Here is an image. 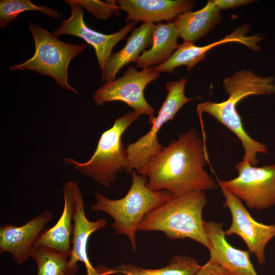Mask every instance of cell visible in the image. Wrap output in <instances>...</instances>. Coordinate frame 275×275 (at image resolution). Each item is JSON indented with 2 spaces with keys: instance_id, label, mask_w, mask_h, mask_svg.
Instances as JSON below:
<instances>
[{
  "instance_id": "obj_24",
  "label": "cell",
  "mask_w": 275,
  "mask_h": 275,
  "mask_svg": "<svg viewBox=\"0 0 275 275\" xmlns=\"http://www.w3.org/2000/svg\"><path fill=\"white\" fill-rule=\"evenodd\" d=\"M213 1L220 10L234 8L253 2L251 0H213Z\"/></svg>"
},
{
  "instance_id": "obj_12",
  "label": "cell",
  "mask_w": 275,
  "mask_h": 275,
  "mask_svg": "<svg viewBox=\"0 0 275 275\" xmlns=\"http://www.w3.org/2000/svg\"><path fill=\"white\" fill-rule=\"evenodd\" d=\"M52 218V212L47 210L20 226L8 223L2 225L0 227V253H10L18 264L26 261L31 257L43 229Z\"/></svg>"
},
{
  "instance_id": "obj_7",
  "label": "cell",
  "mask_w": 275,
  "mask_h": 275,
  "mask_svg": "<svg viewBox=\"0 0 275 275\" xmlns=\"http://www.w3.org/2000/svg\"><path fill=\"white\" fill-rule=\"evenodd\" d=\"M160 73L155 70V66L141 71L130 66L121 77L105 82L98 88L93 98L98 106L107 102H123L139 116L147 115L148 123L151 125L155 118V111L145 99L144 91L149 83L159 78Z\"/></svg>"
},
{
  "instance_id": "obj_5",
  "label": "cell",
  "mask_w": 275,
  "mask_h": 275,
  "mask_svg": "<svg viewBox=\"0 0 275 275\" xmlns=\"http://www.w3.org/2000/svg\"><path fill=\"white\" fill-rule=\"evenodd\" d=\"M29 27L35 45V53L24 63L11 66L9 70H31L49 76L62 88L77 94L68 81V68L71 60L82 52L87 45L64 42L33 22H30Z\"/></svg>"
},
{
  "instance_id": "obj_19",
  "label": "cell",
  "mask_w": 275,
  "mask_h": 275,
  "mask_svg": "<svg viewBox=\"0 0 275 275\" xmlns=\"http://www.w3.org/2000/svg\"><path fill=\"white\" fill-rule=\"evenodd\" d=\"M198 261L185 255L174 256L166 266L159 268H147L130 263H121L107 268L103 266L104 275H196L201 268Z\"/></svg>"
},
{
  "instance_id": "obj_2",
  "label": "cell",
  "mask_w": 275,
  "mask_h": 275,
  "mask_svg": "<svg viewBox=\"0 0 275 275\" xmlns=\"http://www.w3.org/2000/svg\"><path fill=\"white\" fill-rule=\"evenodd\" d=\"M207 203L203 190L173 196L145 215L138 232L160 231L171 240L189 238L207 248L202 218Z\"/></svg>"
},
{
  "instance_id": "obj_13",
  "label": "cell",
  "mask_w": 275,
  "mask_h": 275,
  "mask_svg": "<svg viewBox=\"0 0 275 275\" xmlns=\"http://www.w3.org/2000/svg\"><path fill=\"white\" fill-rule=\"evenodd\" d=\"M73 221L72 248L68 258L67 275L76 274L79 261L85 265L86 275H102L99 268L94 267L90 262L88 245L90 236L95 232L104 228L106 221L104 218H100L91 221L87 218L82 196L78 186L76 190Z\"/></svg>"
},
{
  "instance_id": "obj_6",
  "label": "cell",
  "mask_w": 275,
  "mask_h": 275,
  "mask_svg": "<svg viewBox=\"0 0 275 275\" xmlns=\"http://www.w3.org/2000/svg\"><path fill=\"white\" fill-rule=\"evenodd\" d=\"M186 80L168 82L166 89L168 94L161 106L158 115L151 123L150 130L136 141L127 146L128 157L131 170H139L144 167L153 157L158 154L163 147L158 140V133L167 122L172 120L181 108L191 101L184 94Z\"/></svg>"
},
{
  "instance_id": "obj_14",
  "label": "cell",
  "mask_w": 275,
  "mask_h": 275,
  "mask_svg": "<svg viewBox=\"0 0 275 275\" xmlns=\"http://www.w3.org/2000/svg\"><path fill=\"white\" fill-rule=\"evenodd\" d=\"M193 0H119V9L127 16L128 23L135 21L153 23L171 22L178 15L190 11L195 6Z\"/></svg>"
},
{
  "instance_id": "obj_21",
  "label": "cell",
  "mask_w": 275,
  "mask_h": 275,
  "mask_svg": "<svg viewBox=\"0 0 275 275\" xmlns=\"http://www.w3.org/2000/svg\"><path fill=\"white\" fill-rule=\"evenodd\" d=\"M31 257L37 265V275H67L69 257L43 246L35 247Z\"/></svg>"
},
{
  "instance_id": "obj_20",
  "label": "cell",
  "mask_w": 275,
  "mask_h": 275,
  "mask_svg": "<svg viewBox=\"0 0 275 275\" xmlns=\"http://www.w3.org/2000/svg\"><path fill=\"white\" fill-rule=\"evenodd\" d=\"M25 11H37L54 18L61 19V14L50 7L34 4L30 0H1L0 1V27L4 28Z\"/></svg>"
},
{
  "instance_id": "obj_18",
  "label": "cell",
  "mask_w": 275,
  "mask_h": 275,
  "mask_svg": "<svg viewBox=\"0 0 275 275\" xmlns=\"http://www.w3.org/2000/svg\"><path fill=\"white\" fill-rule=\"evenodd\" d=\"M178 37L177 29L173 21L157 23L152 33L151 46L138 58L135 62L137 67L145 69L167 61L179 44Z\"/></svg>"
},
{
  "instance_id": "obj_16",
  "label": "cell",
  "mask_w": 275,
  "mask_h": 275,
  "mask_svg": "<svg viewBox=\"0 0 275 275\" xmlns=\"http://www.w3.org/2000/svg\"><path fill=\"white\" fill-rule=\"evenodd\" d=\"M220 11L213 0H210L201 9L183 13L172 21L179 37L184 41L194 42L207 35L221 22Z\"/></svg>"
},
{
  "instance_id": "obj_1",
  "label": "cell",
  "mask_w": 275,
  "mask_h": 275,
  "mask_svg": "<svg viewBox=\"0 0 275 275\" xmlns=\"http://www.w3.org/2000/svg\"><path fill=\"white\" fill-rule=\"evenodd\" d=\"M209 161L205 142L191 128L163 147L136 172L147 177L150 189L166 190L178 196L194 190L217 188L218 184L205 169Z\"/></svg>"
},
{
  "instance_id": "obj_15",
  "label": "cell",
  "mask_w": 275,
  "mask_h": 275,
  "mask_svg": "<svg viewBox=\"0 0 275 275\" xmlns=\"http://www.w3.org/2000/svg\"><path fill=\"white\" fill-rule=\"evenodd\" d=\"M78 186L77 183L73 181H67L64 184L62 214L52 227L41 234L35 247L48 248L69 257L74 230L76 190Z\"/></svg>"
},
{
  "instance_id": "obj_9",
  "label": "cell",
  "mask_w": 275,
  "mask_h": 275,
  "mask_svg": "<svg viewBox=\"0 0 275 275\" xmlns=\"http://www.w3.org/2000/svg\"><path fill=\"white\" fill-rule=\"evenodd\" d=\"M225 198L223 206L228 208L231 215V223L225 231L226 236L236 235L245 242L250 252L254 254L258 262H265V248L275 237V224L265 225L255 221L242 201L216 179Z\"/></svg>"
},
{
  "instance_id": "obj_22",
  "label": "cell",
  "mask_w": 275,
  "mask_h": 275,
  "mask_svg": "<svg viewBox=\"0 0 275 275\" xmlns=\"http://www.w3.org/2000/svg\"><path fill=\"white\" fill-rule=\"evenodd\" d=\"M74 2L84 7L96 18L106 20L111 18L113 15L117 16L119 15V8L116 1L74 0Z\"/></svg>"
},
{
  "instance_id": "obj_17",
  "label": "cell",
  "mask_w": 275,
  "mask_h": 275,
  "mask_svg": "<svg viewBox=\"0 0 275 275\" xmlns=\"http://www.w3.org/2000/svg\"><path fill=\"white\" fill-rule=\"evenodd\" d=\"M155 24L144 22L134 28L125 45L112 55L106 67L105 82L115 79L118 71L125 65L135 62L145 49L152 44V33Z\"/></svg>"
},
{
  "instance_id": "obj_3",
  "label": "cell",
  "mask_w": 275,
  "mask_h": 275,
  "mask_svg": "<svg viewBox=\"0 0 275 275\" xmlns=\"http://www.w3.org/2000/svg\"><path fill=\"white\" fill-rule=\"evenodd\" d=\"M131 185L127 193L119 199H111L100 193L94 194L96 203L93 211H103L114 219L112 227L117 234L126 235L133 252L136 248V232L143 218L150 212L168 201L173 196L166 190L155 191L149 188L146 176L135 170L131 174Z\"/></svg>"
},
{
  "instance_id": "obj_4",
  "label": "cell",
  "mask_w": 275,
  "mask_h": 275,
  "mask_svg": "<svg viewBox=\"0 0 275 275\" xmlns=\"http://www.w3.org/2000/svg\"><path fill=\"white\" fill-rule=\"evenodd\" d=\"M139 117L133 111L116 119L113 126L102 133L95 152L88 161L80 162L67 157L64 158V163L72 165L76 170L105 187L115 181L119 172L125 171L131 174L132 170L122 138Z\"/></svg>"
},
{
  "instance_id": "obj_23",
  "label": "cell",
  "mask_w": 275,
  "mask_h": 275,
  "mask_svg": "<svg viewBox=\"0 0 275 275\" xmlns=\"http://www.w3.org/2000/svg\"><path fill=\"white\" fill-rule=\"evenodd\" d=\"M196 275H231L217 264L208 260L197 272Z\"/></svg>"
},
{
  "instance_id": "obj_10",
  "label": "cell",
  "mask_w": 275,
  "mask_h": 275,
  "mask_svg": "<svg viewBox=\"0 0 275 275\" xmlns=\"http://www.w3.org/2000/svg\"><path fill=\"white\" fill-rule=\"evenodd\" d=\"M71 8L70 17L62 21L61 25L56 29L53 35L59 37L63 35L75 36L82 38L92 45L95 50L97 60L101 71L102 81H105L106 67L112 56L114 46L134 29L137 22L128 23L119 31L111 34H104L89 28L84 19L82 7L74 0H65Z\"/></svg>"
},
{
  "instance_id": "obj_8",
  "label": "cell",
  "mask_w": 275,
  "mask_h": 275,
  "mask_svg": "<svg viewBox=\"0 0 275 275\" xmlns=\"http://www.w3.org/2000/svg\"><path fill=\"white\" fill-rule=\"evenodd\" d=\"M238 176L220 181L250 209L262 210L275 206V164L257 167L243 160L235 166Z\"/></svg>"
},
{
  "instance_id": "obj_11",
  "label": "cell",
  "mask_w": 275,
  "mask_h": 275,
  "mask_svg": "<svg viewBox=\"0 0 275 275\" xmlns=\"http://www.w3.org/2000/svg\"><path fill=\"white\" fill-rule=\"evenodd\" d=\"M223 227L222 222H204L209 260L231 275H259L251 261L250 252L232 246L226 238Z\"/></svg>"
}]
</instances>
